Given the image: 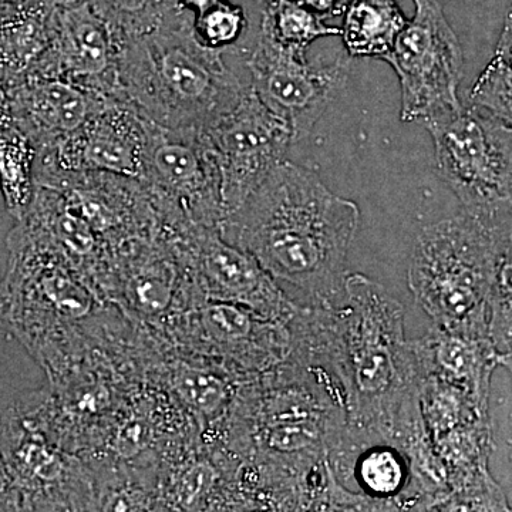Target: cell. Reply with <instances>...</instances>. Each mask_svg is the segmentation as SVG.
Instances as JSON below:
<instances>
[{
	"label": "cell",
	"instance_id": "obj_1",
	"mask_svg": "<svg viewBox=\"0 0 512 512\" xmlns=\"http://www.w3.org/2000/svg\"><path fill=\"white\" fill-rule=\"evenodd\" d=\"M289 353L338 390L348 424L393 439L419 416L420 376L404 338V309L384 286L349 274L333 306L299 305Z\"/></svg>",
	"mask_w": 512,
	"mask_h": 512
},
{
	"label": "cell",
	"instance_id": "obj_2",
	"mask_svg": "<svg viewBox=\"0 0 512 512\" xmlns=\"http://www.w3.org/2000/svg\"><path fill=\"white\" fill-rule=\"evenodd\" d=\"M360 210L333 194L315 171L278 165L222 220L221 237L254 256L276 282L291 285L306 305L340 302Z\"/></svg>",
	"mask_w": 512,
	"mask_h": 512
},
{
	"label": "cell",
	"instance_id": "obj_3",
	"mask_svg": "<svg viewBox=\"0 0 512 512\" xmlns=\"http://www.w3.org/2000/svg\"><path fill=\"white\" fill-rule=\"evenodd\" d=\"M511 205L463 210L421 229L409 288L433 326L490 340L511 357Z\"/></svg>",
	"mask_w": 512,
	"mask_h": 512
},
{
	"label": "cell",
	"instance_id": "obj_4",
	"mask_svg": "<svg viewBox=\"0 0 512 512\" xmlns=\"http://www.w3.org/2000/svg\"><path fill=\"white\" fill-rule=\"evenodd\" d=\"M348 427L328 377L291 355L242 383L204 439L265 473L303 478L322 466Z\"/></svg>",
	"mask_w": 512,
	"mask_h": 512
},
{
	"label": "cell",
	"instance_id": "obj_5",
	"mask_svg": "<svg viewBox=\"0 0 512 512\" xmlns=\"http://www.w3.org/2000/svg\"><path fill=\"white\" fill-rule=\"evenodd\" d=\"M119 87L121 99L158 126L204 133L238 103L248 83L228 66L224 52L202 45L184 10L123 43Z\"/></svg>",
	"mask_w": 512,
	"mask_h": 512
},
{
	"label": "cell",
	"instance_id": "obj_6",
	"mask_svg": "<svg viewBox=\"0 0 512 512\" xmlns=\"http://www.w3.org/2000/svg\"><path fill=\"white\" fill-rule=\"evenodd\" d=\"M8 269L0 282V326L43 369L52 366L106 301L62 256L9 232Z\"/></svg>",
	"mask_w": 512,
	"mask_h": 512
},
{
	"label": "cell",
	"instance_id": "obj_7",
	"mask_svg": "<svg viewBox=\"0 0 512 512\" xmlns=\"http://www.w3.org/2000/svg\"><path fill=\"white\" fill-rule=\"evenodd\" d=\"M419 409L431 450L446 471L450 495L443 511H507L505 495L488 471L494 447L488 404L423 377Z\"/></svg>",
	"mask_w": 512,
	"mask_h": 512
},
{
	"label": "cell",
	"instance_id": "obj_8",
	"mask_svg": "<svg viewBox=\"0 0 512 512\" xmlns=\"http://www.w3.org/2000/svg\"><path fill=\"white\" fill-rule=\"evenodd\" d=\"M0 505L8 511H97L93 468L12 406L0 420Z\"/></svg>",
	"mask_w": 512,
	"mask_h": 512
},
{
	"label": "cell",
	"instance_id": "obj_9",
	"mask_svg": "<svg viewBox=\"0 0 512 512\" xmlns=\"http://www.w3.org/2000/svg\"><path fill=\"white\" fill-rule=\"evenodd\" d=\"M423 126L433 138L437 174L463 210L511 205V124L461 103Z\"/></svg>",
	"mask_w": 512,
	"mask_h": 512
},
{
	"label": "cell",
	"instance_id": "obj_10",
	"mask_svg": "<svg viewBox=\"0 0 512 512\" xmlns=\"http://www.w3.org/2000/svg\"><path fill=\"white\" fill-rule=\"evenodd\" d=\"M138 180L167 227L220 228L225 217L221 175L202 131L174 130L150 121Z\"/></svg>",
	"mask_w": 512,
	"mask_h": 512
},
{
	"label": "cell",
	"instance_id": "obj_11",
	"mask_svg": "<svg viewBox=\"0 0 512 512\" xmlns=\"http://www.w3.org/2000/svg\"><path fill=\"white\" fill-rule=\"evenodd\" d=\"M154 329L175 348L214 360L247 379L285 360L291 345L286 323L211 299L184 306Z\"/></svg>",
	"mask_w": 512,
	"mask_h": 512
},
{
	"label": "cell",
	"instance_id": "obj_12",
	"mask_svg": "<svg viewBox=\"0 0 512 512\" xmlns=\"http://www.w3.org/2000/svg\"><path fill=\"white\" fill-rule=\"evenodd\" d=\"M413 3V19L407 20L383 62L399 77L402 121L423 124L460 107L464 55L439 0Z\"/></svg>",
	"mask_w": 512,
	"mask_h": 512
},
{
	"label": "cell",
	"instance_id": "obj_13",
	"mask_svg": "<svg viewBox=\"0 0 512 512\" xmlns=\"http://www.w3.org/2000/svg\"><path fill=\"white\" fill-rule=\"evenodd\" d=\"M245 56L249 86L266 109L291 128L293 141L308 137L348 83L350 57L308 60L259 32Z\"/></svg>",
	"mask_w": 512,
	"mask_h": 512
},
{
	"label": "cell",
	"instance_id": "obj_14",
	"mask_svg": "<svg viewBox=\"0 0 512 512\" xmlns=\"http://www.w3.org/2000/svg\"><path fill=\"white\" fill-rule=\"evenodd\" d=\"M101 296L127 318L153 328L171 313L202 299L177 241L160 228L110 249Z\"/></svg>",
	"mask_w": 512,
	"mask_h": 512
},
{
	"label": "cell",
	"instance_id": "obj_15",
	"mask_svg": "<svg viewBox=\"0 0 512 512\" xmlns=\"http://www.w3.org/2000/svg\"><path fill=\"white\" fill-rule=\"evenodd\" d=\"M204 133L220 170L225 217L284 163L295 143L288 124L266 109L249 84L238 103Z\"/></svg>",
	"mask_w": 512,
	"mask_h": 512
},
{
	"label": "cell",
	"instance_id": "obj_16",
	"mask_svg": "<svg viewBox=\"0 0 512 512\" xmlns=\"http://www.w3.org/2000/svg\"><path fill=\"white\" fill-rule=\"evenodd\" d=\"M328 463L360 511H433V498L399 441L348 424L330 450Z\"/></svg>",
	"mask_w": 512,
	"mask_h": 512
},
{
	"label": "cell",
	"instance_id": "obj_17",
	"mask_svg": "<svg viewBox=\"0 0 512 512\" xmlns=\"http://www.w3.org/2000/svg\"><path fill=\"white\" fill-rule=\"evenodd\" d=\"M177 244L202 298L237 303L282 323L298 311V303L288 298L254 256L225 241L220 228L184 229Z\"/></svg>",
	"mask_w": 512,
	"mask_h": 512
},
{
	"label": "cell",
	"instance_id": "obj_18",
	"mask_svg": "<svg viewBox=\"0 0 512 512\" xmlns=\"http://www.w3.org/2000/svg\"><path fill=\"white\" fill-rule=\"evenodd\" d=\"M146 119L130 103L109 99L56 147L37 153V167L64 173H107L140 178Z\"/></svg>",
	"mask_w": 512,
	"mask_h": 512
},
{
	"label": "cell",
	"instance_id": "obj_19",
	"mask_svg": "<svg viewBox=\"0 0 512 512\" xmlns=\"http://www.w3.org/2000/svg\"><path fill=\"white\" fill-rule=\"evenodd\" d=\"M123 43L87 0H55L52 46L39 76L60 77L100 96L121 99Z\"/></svg>",
	"mask_w": 512,
	"mask_h": 512
},
{
	"label": "cell",
	"instance_id": "obj_20",
	"mask_svg": "<svg viewBox=\"0 0 512 512\" xmlns=\"http://www.w3.org/2000/svg\"><path fill=\"white\" fill-rule=\"evenodd\" d=\"M146 375L148 382L160 386L180 404L202 436L217 427L239 386L249 380L214 360L175 348L151 326Z\"/></svg>",
	"mask_w": 512,
	"mask_h": 512
},
{
	"label": "cell",
	"instance_id": "obj_21",
	"mask_svg": "<svg viewBox=\"0 0 512 512\" xmlns=\"http://www.w3.org/2000/svg\"><path fill=\"white\" fill-rule=\"evenodd\" d=\"M13 123L37 153L56 147L109 100L60 77L33 76L8 87Z\"/></svg>",
	"mask_w": 512,
	"mask_h": 512
},
{
	"label": "cell",
	"instance_id": "obj_22",
	"mask_svg": "<svg viewBox=\"0 0 512 512\" xmlns=\"http://www.w3.org/2000/svg\"><path fill=\"white\" fill-rule=\"evenodd\" d=\"M419 376L451 384L478 402L490 399L491 379L498 367H511V357L490 340L470 338L433 326L421 339L410 342Z\"/></svg>",
	"mask_w": 512,
	"mask_h": 512
},
{
	"label": "cell",
	"instance_id": "obj_23",
	"mask_svg": "<svg viewBox=\"0 0 512 512\" xmlns=\"http://www.w3.org/2000/svg\"><path fill=\"white\" fill-rule=\"evenodd\" d=\"M55 0L0 6V80L6 89L45 69Z\"/></svg>",
	"mask_w": 512,
	"mask_h": 512
},
{
	"label": "cell",
	"instance_id": "obj_24",
	"mask_svg": "<svg viewBox=\"0 0 512 512\" xmlns=\"http://www.w3.org/2000/svg\"><path fill=\"white\" fill-rule=\"evenodd\" d=\"M407 20L396 0H349L340 28L346 55L384 60Z\"/></svg>",
	"mask_w": 512,
	"mask_h": 512
},
{
	"label": "cell",
	"instance_id": "obj_25",
	"mask_svg": "<svg viewBox=\"0 0 512 512\" xmlns=\"http://www.w3.org/2000/svg\"><path fill=\"white\" fill-rule=\"evenodd\" d=\"M37 150L15 123L0 127V192L6 210L19 221L35 195Z\"/></svg>",
	"mask_w": 512,
	"mask_h": 512
},
{
	"label": "cell",
	"instance_id": "obj_26",
	"mask_svg": "<svg viewBox=\"0 0 512 512\" xmlns=\"http://www.w3.org/2000/svg\"><path fill=\"white\" fill-rule=\"evenodd\" d=\"M261 6L259 32L286 49L306 53L316 40L340 36V28L328 25L296 0H266Z\"/></svg>",
	"mask_w": 512,
	"mask_h": 512
},
{
	"label": "cell",
	"instance_id": "obj_27",
	"mask_svg": "<svg viewBox=\"0 0 512 512\" xmlns=\"http://www.w3.org/2000/svg\"><path fill=\"white\" fill-rule=\"evenodd\" d=\"M512 16L508 12L494 55L468 93L467 104L512 123L511 84Z\"/></svg>",
	"mask_w": 512,
	"mask_h": 512
},
{
	"label": "cell",
	"instance_id": "obj_28",
	"mask_svg": "<svg viewBox=\"0 0 512 512\" xmlns=\"http://www.w3.org/2000/svg\"><path fill=\"white\" fill-rule=\"evenodd\" d=\"M123 42L147 35L184 12L177 0H87Z\"/></svg>",
	"mask_w": 512,
	"mask_h": 512
},
{
	"label": "cell",
	"instance_id": "obj_29",
	"mask_svg": "<svg viewBox=\"0 0 512 512\" xmlns=\"http://www.w3.org/2000/svg\"><path fill=\"white\" fill-rule=\"evenodd\" d=\"M192 28L202 45L225 53L237 49L248 32L249 23L244 8L222 0L201 15L194 16Z\"/></svg>",
	"mask_w": 512,
	"mask_h": 512
},
{
	"label": "cell",
	"instance_id": "obj_30",
	"mask_svg": "<svg viewBox=\"0 0 512 512\" xmlns=\"http://www.w3.org/2000/svg\"><path fill=\"white\" fill-rule=\"evenodd\" d=\"M299 5L316 13L322 19L342 16L349 0H296Z\"/></svg>",
	"mask_w": 512,
	"mask_h": 512
},
{
	"label": "cell",
	"instance_id": "obj_31",
	"mask_svg": "<svg viewBox=\"0 0 512 512\" xmlns=\"http://www.w3.org/2000/svg\"><path fill=\"white\" fill-rule=\"evenodd\" d=\"M177 2L181 9L191 13L192 18H194V16L201 15L202 12L212 8V6L217 5L222 0H177Z\"/></svg>",
	"mask_w": 512,
	"mask_h": 512
},
{
	"label": "cell",
	"instance_id": "obj_32",
	"mask_svg": "<svg viewBox=\"0 0 512 512\" xmlns=\"http://www.w3.org/2000/svg\"><path fill=\"white\" fill-rule=\"evenodd\" d=\"M13 123L10 99L5 83L0 80V127L9 126Z\"/></svg>",
	"mask_w": 512,
	"mask_h": 512
},
{
	"label": "cell",
	"instance_id": "obj_33",
	"mask_svg": "<svg viewBox=\"0 0 512 512\" xmlns=\"http://www.w3.org/2000/svg\"><path fill=\"white\" fill-rule=\"evenodd\" d=\"M25 2H28V0H0V6L19 5V3Z\"/></svg>",
	"mask_w": 512,
	"mask_h": 512
},
{
	"label": "cell",
	"instance_id": "obj_34",
	"mask_svg": "<svg viewBox=\"0 0 512 512\" xmlns=\"http://www.w3.org/2000/svg\"><path fill=\"white\" fill-rule=\"evenodd\" d=\"M254 2L259 3V5H262V3L266 2V0H254Z\"/></svg>",
	"mask_w": 512,
	"mask_h": 512
}]
</instances>
